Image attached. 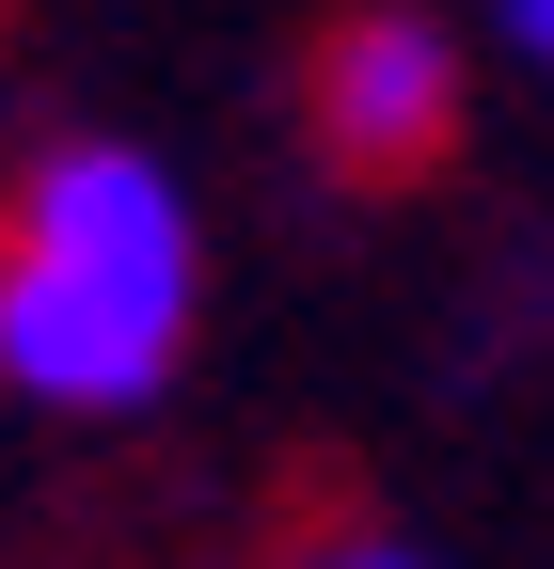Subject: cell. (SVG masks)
Segmentation results:
<instances>
[{"mask_svg":"<svg viewBox=\"0 0 554 569\" xmlns=\"http://www.w3.org/2000/svg\"><path fill=\"white\" fill-rule=\"evenodd\" d=\"M190 348V206L127 142H48L0 206V380L48 411H144Z\"/></svg>","mask_w":554,"mask_h":569,"instance_id":"6da1fadb","label":"cell"},{"mask_svg":"<svg viewBox=\"0 0 554 569\" xmlns=\"http://www.w3.org/2000/svg\"><path fill=\"white\" fill-rule=\"evenodd\" d=\"M301 142H317V174H349V190L444 174V142H459V48H444V17L349 0V17L301 48Z\"/></svg>","mask_w":554,"mask_h":569,"instance_id":"7a4b0ae2","label":"cell"},{"mask_svg":"<svg viewBox=\"0 0 554 569\" xmlns=\"http://www.w3.org/2000/svg\"><path fill=\"white\" fill-rule=\"evenodd\" d=\"M492 17H507V48H523V63H554V0H492Z\"/></svg>","mask_w":554,"mask_h":569,"instance_id":"3957f363","label":"cell"},{"mask_svg":"<svg viewBox=\"0 0 554 569\" xmlns=\"http://www.w3.org/2000/svg\"><path fill=\"white\" fill-rule=\"evenodd\" d=\"M333 569H412V553H333Z\"/></svg>","mask_w":554,"mask_h":569,"instance_id":"277c9868","label":"cell"}]
</instances>
